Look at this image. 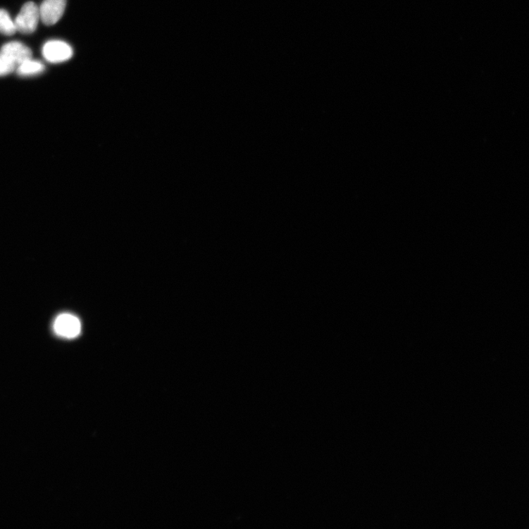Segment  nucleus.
Listing matches in <instances>:
<instances>
[{
    "instance_id": "nucleus-3",
    "label": "nucleus",
    "mask_w": 529,
    "mask_h": 529,
    "mask_svg": "<svg viewBox=\"0 0 529 529\" xmlns=\"http://www.w3.org/2000/svg\"><path fill=\"white\" fill-rule=\"evenodd\" d=\"M54 328L58 335L73 339L80 334L81 323L76 316L70 313H63L56 319Z\"/></svg>"
},
{
    "instance_id": "nucleus-8",
    "label": "nucleus",
    "mask_w": 529,
    "mask_h": 529,
    "mask_svg": "<svg viewBox=\"0 0 529 529\" xmlns=\"http://www.w3.org/2000/svg\"><path fill=\"white\" fill-rule=\"evenodd\" d=\"M15 66L10 63L1 54H0V77L6 76L12 73L15 70Z\"/></svg>"
},
{
    "instance_id": "nucleus-6",
    "label": "nucleus",
    "mask_w": 529,
    "mask_h": 529,
    "mask_svg": "<svg viewBox=\"0 0 529 529\" xmlns=\"http://www.w3.org/2000/svg\"><path fill=\"white\" fill-rule=\"evenodd\" d=\"M45 70L44 65L39 61L29 59L17 66V74L22 77L36 76L42 74Z\"/></svg>"
},
{
    "instance_id": "nucleus-7",
    "label": "nucleus",
    "mask_w": 529,
    "mask_h": 529,
    "mask_svg": "<svg viewBox=\"0 0 529 529\" xmlns=\"http://www.w3.org/2000/svg\"><path fill=\"white\" fill-rule=\"evenodd\" d=\"M14 21L9 13L4 9H0V33L4 36H13L16 32Z\"/></svg>"
},
{
    "instance_id": "nucleus-1",
    "label": "nucleus",
    "mask_w": 529,
    "mask_h": 529,
    "mask_svg": "<svg viewBox=\"0 0 529 529\" xmlns=\"http://www.w3.org/2000/svg\"><path fill=\"white\" fill-rule=\"evenodd\" d=\"M40 20L39 8L32 2L25 4L14 21L16 30L31 34L37 29Z\"/></svg>"
},
{
    "instance_id": "nucleus-2",
    "label": "nucleus",
    "mask_w": 529,
    "mask_h": 529,
    "mask_svg": "<svg viewBox=\"0 0 529 529\" xmlns=\"http://www.w3.org/2000/svg\"><path fill=\"white\" fill-rule=\"evenodd\" d=\"M73 54L72 46L63 41H49L42 48L44 58L51 63H60L69 61L73 58Z\"/></svg>"
},
{
    "instance_id": "nucleus-5",
    "label": "nucleus",
    "mask_w": 529,
    "mask_h": 529,
    "mask_svg": "<svg viewBox=\"0 0 529 529\" xmlns=\"http://www.w3.org/2000/svg\"><path fill=\"white\" fill-rule=\"evenodd\" d=\"M0 54L15 67L32 57L31 49L20 42L6 44L3 46Z\"/></svg>"
},
{
    "instance_id": "nucleus-4",
    "label": "nucleus",
    "mask_w": 529,
    "mask_h": 529,
    "mask_svg": "<svg viewBox=\"0 0 529 529\" xmlns=\"http://www.w3.org/2000/svg\"><path fill=\"white\" fill-rule=\"evenodd\" d=\"M66 0H44L39 8L40 20L47 25H56L63 16Z\"/></svg>"
}]
</instances>
